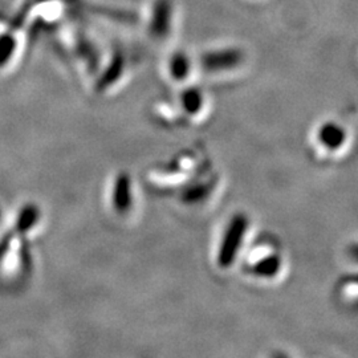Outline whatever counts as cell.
I'll list each match as a JSON object with an SVG mask.
<instances>
[{"instance_id": "6", "label": "cell", "mask_w": 358, "mask_h": 358, "mask_svg": "<svg viewBox=\"0 0 358 358\" xmlns=\"http://www.w3.org/2000/svg\"><path fill=\"white\" fill-rule=\"evenodd\" d=\"M350 254L355 256L356 259H358V245H356V247H353V248H352V252H350Z\"/></svg>"}, {"instance_id": "1", "label": "cell", "mask_w": 358, "mask_h": 358, "mask_svg": "<svg viewBox=\"0 0 358 358\" xmlns=\"http://www.w3.org/2000/svg\"><path fill=\"white\" fill-rule=\"evenodd\" d=\"M247 226H248V222L243 215H236L231 219L230 224L224 232L222 244L219 247L217 264L220 267L229 268L234 263L235 256L238 255V252L243 244Z\"/></svg>"}, {"instance_id": "2", "label": "cell", "mask_w": 358, "mask_h": 358, "mask_svg": "<svg viewBox=\"0 0 358 358\" xmlns=\"http://www.w3.org/2000/svg\"><path fill=\"white\" fill-rule=\"evenodd\" d=\"M130 182L128 177L121 176L117 179L115 185V192H113V202L118 208V211H124L129 207V203L131 201V190H130Z\"/></svg>"}, {"instance_id": "4", "label": "cell", "mask_w": 358, "mask_h": 358, "mask_svg": "<svg viewBox=\"0 0 358 358\" xmlns=\"http://www.w3.org/2000/svg\"><path fill=\"white\" fill-rule=\"evenodd\" d=\"M279 269H280V259L276 256H268L264 260L256 263L254 271L257 276L272 278L278 273Z\"/></svg>"}, {"instance_id": "5", "label": "cell", "mask_w": 358, "mask_h": 358, "mask_svg": "<svg viewBox=\"0 0 358 358\" xmlns=\"http://www.w3.org/2000/svg\"><path fill=\"white\" fill-rule=\"evenodd\" d=\"M183 103L189 112H198L201 108V96L196 92H189L187 94H185Z\"/></svg>"}, {"instance_id": "3", "label": "cell", "mask_w": 358, "mask_h": 358, "mask_svg": "<svg viewBox=\"0 0 358 358\" xmlns=\"http://www.w3.org/2000/svg\"><path fill=\"white\" fill-rule=\"evenodd\" d=\"M320 140L327 148L337 149L344 143L345 133L341 128L334 124H328L320 130Z\"/></svg>"}]
</instances>
